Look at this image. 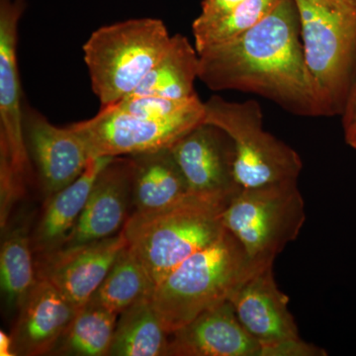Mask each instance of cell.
Here are the masks:
<instances>
[{
  "label": "cell",
  "mask_w": 356,
  "mask_h": 356,
  "mask_svg": "<svg viewBox=\"0 0 356 356\" xmlns=\"http://www.w3.org/2000/svg\"><path fill=\"white\" fill-rule=\"evenodd\" d=\"M11 334L15 355H51L79 308L48 280L38 282L20 307Z\"/></svg>",
  "instance_id": "cell-16"
},
{
  "label": "cell",
  "mask_w": 356,
  "mask_h": 356,
  "mask_svg": "<svg viewBox=\"0 0 356 356\" xmlns=\"http://www.w3.org/2000/svg\"><path fill=\"white\" fill-rule=\"evenodd\" d=\"M198 55L199 79L212 90L255 93L291 113L324 115L307 67L294 0H280L252 29Z\"/></svg>",
  "instance_id": "cell-1"
},
{
  "label": "cell",
  "mask_w": 356,
  "mask_h": 356,
  "mask_svg": "<svg viewBox=\"0 0 356 356\" xmlns=\"http://www.w3.org/2000/svg\"><path fill=\"white\" fill-rule=\"evenodd\" d=\"M28 153L38 170L44 201L83 175L92 156L86 140L72 125L62 128L24 103Z\"/></svg>",
  "instance_id": "cell-12"
},
{
  "label": "cell",
  "mask_w": 356,
  "mask_h": 356,
  "mask_svg": "<svg viewBox=\"0 0 356 356\" xmlns=\"http://www.w3.org/2000/svg\"><path fill=\"white\" fill-rule=\"evenodd\" d=\"M245 0H203L200 19H213L240 6Z\"/></svg>",
  "instance_id": "cell-26"
},
{
  "label": "cell",
  "mask_w": 356,
  "mask_h": 356,
  "mask_svg": "<svg viewBox=\"0 0 356 356\" xmlns=\"http://www.w3.org/2000/svg\"><path fill=\"white\" fill-rule=\"evenodd\" d=\"M261 355V343L241 324L229 301L203 312L168 341V356Z\"/></svg>",
  "instance_id": "cell-15"
},
{
  "label": "cell",
  "mask_w": 356,
  "mask_h": 356,
  "mask_svg": "<svg viewBox=\"0 0 356 356\" xmlns=\"http://www.w3.org/2000/svg\"><path fill=\"white\" fill-rule=\"evenodd\" d=\"M204 122V108L159 119L103 107L93 118L72 124L88 145L92 159L137 156L168 149Z\"/></svg>",
  "instance_id": "cell-9"
},
{
  "label": "cell",
  "mask_w": 356,
  "mask_h": 356,
  "mask_svg": "<svg viewBox=\"0 0 356 356\" xmlns=\"http://www.w3.org/2000/svg\"><path fill=\"white\" fill-rule=\"evenodd\" d=\"M127 245L122 231L104 240L35 255L38 278L48 280L70 303L81 309L97 291Z\"/></svg>",
  "instance_id": "cell-13"
},
{
  "label": "cell",
  "mask_w": 356,
  "mask_h": 356,
  "mask_svg": "<svg viewBox=\"0 0 356 356\" xmlns=\"http://www.w3.org/2000/svg\"><path fill=\"white\" fill-rule=\"evenodd\" d=\"M131 158L134 213L159 212L191 197L188 185L170 147Z\"/></svg>",
  "instance_id": "cell-18"
},
{
  "label": "cell",
  "mask_w": 356,
  "mask_h": 356,
  "mask_svg": "<svg viewBox=\"0 0 356 356\" xmlns=\"http://www.w3.org/2000/svg\"><path fill=\"white\" fill-rule=\"evenodd\" d=\"M305 221L297 180L241 188L222 212L224 228L259 262H274L298 238Z\"/></svg>",
  "instance_id": "cell-6"
},
{
  "label": "cell",
  "mask_w": 356,
  "mask_h": 356,
  "mask_svg": "<svg viewBox=\"0 0 356 356\" xmlns=\"http://www.w3.org/2000/svg\"><path fill=\"white\" fill-rule=\"evenodd\" d=\"M152 298L138 302L119 315L109 356H168L170 334Z\"/></svg>",
  "instance_id": "cell-21"
},
{
  "label": "cell",
  "mask_w": 356,
  "mask_h": 356,
  "mask_svg": "<svg viewBox=\"0 0 356 356\" xmlns=\"http://www.w3.org/2000/svg\"><path fill=\"white\" fill-rule=\"evenodd\" d=\"M154 289L156 285L146 267L128 245L89 301L119 316L138 302L153 297Z\"/></svg>",
  "instance_id": "cell-22"
},
{
  "label": "cell",
  "mask_w": 356,
  "mask_h": 356,
  "mask_svg": "<svg viewBox=\"0 0 356 356\" xmlns=\"http://www.w3.org/2000/svg\"><path fill=\"white\" fill-rule=\"evenodd\" d=\"M259 261L227 229L214 243L179 264L156 285L153 306L168 334L201 313L229 301Z\"/></svg>",
  "instance_id": "cell-2"
},
{
  "label": "cell",
  "mask_w": 356,
  "mask_h": 356,
  "mask_svg": "<svg viewBox=\"0 0 356 356\" xmlns=\"http://www.w3.org/2000/svg\"><path fill=\"white\" fill-rule=\"evenodd\" d=\"M324 115L343 113L356 58V0H294Z\"/></svg>",
  "instance_id": "cell-5"
},
{
  "label": "cell",
  "mask_w": 356,
  "mask_h": 356,
  "mask_svg": "<svg viewBox=\"0 0 356 356\" xmlns=\"http://www.w3.org/2000/svg\"><path fill=\"white\" fill-rule=\"evenodd\" d=\"M0 355L15 356L13 336L6 332H0Z\"/></svg>",
  "instance_id": "cell-27"
},
{
  "label": "cell",
  "mask_w": 356,
  "mask_h": 356,
  "mask_svg": "<svg viewBox=\"0 0 356 356\" xmlns=\"http://www.w3.org/2000/svg\"><path fill=\"white\" fill-rule=\"evenodd\" d=\"M196 79H199L198 51L188 39L177 34L172 36L170 46L158 64L129 95L188 100L197 96L194 88Z\"/></svg>",
  "instance_id": "cell-19"
},
{
  "label": "cell",
  "mask_w": 356,
  "mask_h": 356,
  "mask_svg": "<svg viewBox=\"0 0 356 356\" xmlns=\"http://www.w3.org/2000/svg\"><path fill=\"white\" fill-rule=\"evenodd\" d=\"M343 127L346 143H350L356 137V76L344 103Z\"/></svg>",
  "instance_id": "cell-25"
},
{
  "label": "cell",
  "mask_w": 356,
  "mask_h": 356,
  "mask_svg": "<svg viewBox=\"0 0 356 356\" xmlns=\"http://www.w3.org/2000/svg\"><path fill=\"white\" fill-rule=\"evenodd\" d=\"M226 205L191 194L175 207L131 214L124 235L156 287L173 269L222 236Z\"/></svg>",
  "instance_id": "cell-3"
},
{
  "label": "cell",
  "mask_w": 356,
  "mask_h": 356,
  "mask_svg": "<svg viewBox=\"0 0 356 356\" xmlns=\"http://www.w3.org/2000/svg\"><path fill=\"white\" fill-rule=\"evenodd\" d=\"M119 316L89 301L72 318L51 355L109 356Z\"/></svg>",
  "instance_id": "cell-23"
},
{
  "label": "cell",
  "mask_w": 356,
  "mask_h": 356,
  "mask_svg": "<svg viewBox=\"0 0 356 356\" xmlns=\"http://www.w3.org/2000/svg\"><path fill=\"white\" fill-rule=\"evenodd\" d=\"M172 41L165 23L137 18L103 26L83 46L84 62L100 108L131 95Z\"/></svg>",
  "instance_id": "cell-4"
},
{
  "label": "cell",
  "mask_w": 356,
  "mask_h": 356,
  "mask_svg": "<svg viewBox=\"0 0 356 356\" xmlns=\"http://www.w3.org/2000/svg\"><path fill=\"white\" fill-rule=\"evenodd\" d=\"M348 145H350V146L353 147V149H356V137L355 138V139L351 140L350 143H348Z\"/></svg>",
  "instance_id": "cell-28"
},
{
  "label": "cell",
  "mask_w": 356,
  "mask_h": 356,
  "mask_svg": "<svg viewBox=\"0 0 356 356\" xmlns=\"http://www.w3.org/2000/svg\"><path fill=\"white\" fill-rule=\"evenodd\" d=\"M0 250V284L7 308L19 310L38 282L29 222L6 229Z\"/></svg>",
  "instance_id": "cell-20"
},
{
  "label": "cell",
  "mask_w": 356,
  "mask_h": 356,
  "mask_svg": "<svg viewBox=\"0 0 356 356\" xmlns=\"http://www.w3.org/2000/svg\"><path fill=\"white\" fill-rule=\"evenodd\" d=\"M133 175L131 156L114 158L103 168L62 248L104 240L123 231L133 206Z\"/></svg>",
  "instance_id": "cell-14"
},
{
  "label": "cell",
  "mask_w": 356,
  "mask_h": 356,
  "mask_svg": "<svg viewBox=\"0 0 356 356\" xmlns=\"http://www.w3.org/2000/svg\"><path fill=\"white\" fill-rule=\"evenodd\" d=\"M113 159H91L76 181L44 201L43 214L31 234L35 255L49 254L63 247L86 207L96 178Z\"/></svg>",
  "instance_id": "cell-17"
},
{
  "label": "cell",
  "mask_w": 356,
  "mask_h": 356,
  "mask_svg": "<svg viewBox=\"0 0 356 356\" xmlns=\"http://www.w3.org/2000/svg\"><path fill=\"white\" fill-rule=\"evenodd\" d=\"M170 149L192 195L228 204L242 188L234 175L233 142L216 126L203 122Z\"/></svg>",
  "instance_id": "cell-11"
},
{
  "label": "cell",
  "mask_w": 356,
  "mask_h": 356,
  "mask_svg": "<svg viewBox=\"0 0 356 356\" xmlns=\"http://www.w3.org/2000/svg\"><path fill=\"white\" fill-rule=\"evenodd\" d=\"M204 123L221 129L234 145V175L238 186L254 188L298 180L303 163L299 154L262 125L254 100L231 102L213 96L204 102Z\"/></svg>",
  "instance_id": "cell-7"
},
{
  "label": "cell",
  "mask_w": 356,
  "mask_h": 356,
  "mask_svg": "<svg viewBox=\"0 0 356 356\" xmlns=\"http://www.w3.org/2000/svg\"><path fill=\"white\" fill-rule=\"evenodd\" d=\"M280 0H245L240 6L213 19L196 18L192 25L197 51L229 41L261 22Z\"/></svg>",
  "instance_id": "cell-24"
},
{
  "label": "cell",
  "mask_w": 356,
  "mask_h": 356,
  "mask_svg": "<svg viewBox=\"0 0 356 356\" xmlns=\"http://www.w3.org/2000/svg\"><path fill=\"white\" fill-rule=\"evenodd\" d=\"M273 264H257L229 298L241 324L261 343V356H278L284 344L301 339L288 309L289 298L274 278Z\"/></svg>",
  "instance_id": "cell-10"
},
{
  "label": "cell",
  "mask_w": 356,
  "mask_h": 356,
  "mask_svg": "<svg viewBox=\"0 0 356 356\" xmlns=\"http://www.w3.org/2000/svg\"><path fill=\"white\" fill-rule=\"evenodd\" d=\"M26 0H0V197L19 199L31 175L17 60L18 27Z\"/></svg>",
  "instance_id": "cell-8"
}]
</instances>
